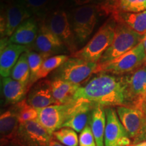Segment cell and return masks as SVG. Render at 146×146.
Wrapping results in <instances>:
<instances>
[{
  "instance_id": "cell-1",
  "label": "cell",
  "mask_w": 146,
  "mask_h": 146,
  "mask_svg": "<svg viewBox=\"0 0 146 146\" xmlns=\"http://www.w3.org/2000/svg\"><path fill=\"white\" fill-rule=\"evenodd\" d=\"M74 100H87L106 108L124 106V88L120 76L97 73L85 85L78 87Z\"/></svg>"
},
{
  "instance_id": "cell-2",
  "label": "cell",
  "mask_w": 146,
  "mask_h": 146,
  "mask_svg": "<svg viewBox=\"0 0 146 146\" xmlns=\"http://www.w3.org/2000/svg\"><path fill=\"white\" fill-rule=\"evenodd\" d=\"M116 25L112 18H109L83 48L70 56L98 64L100 58L112 43Z\"/></svg>"
},
{
  "instance_id": "cell-3",
  "label": "cell",
  "mask_w": 146,
  "mask_h": 146,
  "mask_svg": "<svg viewBox=\"0 0 146 146\" xmlns=\"http://www.w3.org/2000/svg\"><path fill=\"white\" fill-rule=\"evenodd\" d=\"M120 76L124 88V106L142 111L146 106V62L134 72Z\"/></svg>"
},
{
  "instance_id": "cell-4",
  "label": "cell",
  "mask_w": 146,
  "mask_h": 146,
  "mask_svg": "<svg viewBox=\"0 0 146 146\" xmlns=\"http://www.w3.org/2000/svg\"><path fill=\"white\" fill-rule=\"evenodd\" d=\"M68 15L71 28L78 45L87 41L98 23V12L97 4H89L74 7Z\"/></svg>"
},
{
  "instance_id": "cell-5",
  "label": "cell",
  "mask_w": 146,
  "mask_h": 146,
  "mask_svg": "<svg viewBox=\"0 0 146 146\" xmlns=\"http://www.w3.org/2000/svg\"><path fill=\"white\" fill-rule=\"evenodd\" d=\"M145 60L146 53L143 42H141L132 50L116 59L104 64H98L97 73L105 72L116 76L125 75L140 68Z\"/></svg>"
},
{
  "instance_id": "cell-6",
  "label": "cell",
  "mask_w": 146,
  "mask_h": 146,
  "mask_svg": "<svg viewBox=\"0 0 146 146\" xmlns=\"http://www.w3.org/2000/svg\"><path fill=\"white\" fill-rule=\"evenodd\" d=\"M98 64L71 57L54 71L53 79H60L80 85L98 72Z\"/></svg>"
},
{
  "instance_id": "cell-7",
  "label": "cell",
  "mask_w": 146,
  "mask_h": 146,
  "mask_svg": "<svg viewBox=\"0 0 146 146\" xmlns=\"http://www.w3.org/2000/svg\"><path fill=\"white\" fill-rule=\"evenodd\" d=\"M143 38L126 25L116 23L112 43L100 58L98 64H104L132 50L142 42Z\"/></svg>"
},
{
  "instance_id": "cell-8",
  "label": "cell",
  "mask_w": 146,
  "mask_h": 146,
  "mask_svg": "<svg viewBox=\"0 0 146 146\" xmlns=\"http://www.w3.org/2000/svg\"><path fill=\"white\" fill-rule=\"evenodd\" d=\"M47 27L62 41L70 55L78 51V44L71 28L68 15L63 8H55L43 20Z\"/></svg>"
},
{
  "instance_id": "cell-9",
  "label": "cell",
  "mask_w": 146,
  "mask_h": 146,
  "mask_svg": "<svg viewBox=\"0 0 146 146\" xmlns=\"http://www.w3.org/2000/svg\"><path fill=\"white\" fill-rule=\"evenodd\" d=\"M75 100L66 104H54L38 110L37 120L50 135L62 128L72 112Z\"/></svg>"
},
{
  "instance_id": "cell-10",
  "label": "cell",
  "mask_w": 146,
  "mask_h": 146,
  "mask_svg": "<svg viewBox=\"0 0 146 146\" xmlns=\"http://www.w3.org/2000/svg\"><path fill=\"white\" fill-rule=\"evenodd\" d=\"M52 135L37 120L20 124L16 141L23 146H50Z\"/></svg>"
},
{
  "instance_id": "cell-11",
  "label": "cell",
  "mask_w": 146,
  "mask_h": 146,
  "mask_svg": "<svg viewBox=\"0 0 146 146\" xmlns=\"http://www.w3.org/2000/svg\"><path fill=\"white\" fill-rule=\"evenodd\" d=\"M106 125L104 135V146H130L131 138L123 127L114 108H105Z\"/></svg>"
},
{
  "instance_id": "cell-12",
  "label": "cell",
  "mask_w": 146,
  "mask_h": 146,
  "mask_svg": "<svg viewBox=\"0 0 146 146\" xmlns=\"http://www.w3.org/2000/svg\"><path fill=\"white\" fill-rule=\"evenodd\" d=\"M39 28L35 41L29 50L43 53L50 56L59 55L61 53H68L62 41L51 31L44 21H39Z\"/></svg>"
},
{
  "instance_id": "cell-13",
  "label": "cell",
  "mask_w": 146,
  "mask_h": 146,
  "mask_svg": "<svg viewBox=\"0 0 146 146\" xmlns=\"http://www.w3.org/2000/svg\"><path fill=\"white\" fill-rule=\"evenodd\" d=\"M1 14L4 16L5 19V36L7 37H10L23 22L32 17L29 10L19 0H14L5 5H1Z\"/></svg>"
},
{
  "instance_id": "cell-14",
  "label": "cell",
  "mask_w": 146,
  "mask_h": 146,
  "mask_svg": "<svg viewBox=\"0 0 146 146\" xmlns=\"http://www.w3.org/2000/svg\"><path fill=\"white\" fill-rule=\"evenodd\" d=\"M116 112L129 137L133 139L134 143L143 130V112L139 109L122 106L116 108Z\"/></svg>"
},
{
  "instance_id": "cell-15",
  "label": "cell",
  "mask_w": 146,
  "mask_h": 146,
  "mask_svg": "<svg viewBox=\"0 0 146 146\" xmlns=\"http://www.w3.org/2000/svg\"><path fill=\"white\" fill-rule=\"evenodd\" d=\"M96 106L87 100H75L72 112L62 127L70 128L78 133L81 132L90 122L92 112Z\"/></svg>"
},
{
  "instance_id": "cell-16",
  "label": "cell",
  "mask_w": 146,
  "mask_h": 146,
  "mask_svg": "<svg viewBox=\"0 0 146 146\" xmlns=\"http://www.w3.org/2000/svg\"><path fill=\"white\" fill-rule=\"evenodd\" d=\"M26 100L29 105L36 109H41L56 104L51 80L41 79L33 85Z\"/></svg>"
},
{
  "instance_id": "cell-17",
  "label": "cell",
  "mask_w": 146,
  "mask_h": 146,
  "mask_svg": "<svg viewBox=\"0 0 146 146\" xmlns=\"http://www.w3.org/2000/svg\"><path fill=\"white\" fill-rule=\"evenodd\" d=\"M39 21L32 16L23 23L16 29L10 36V42L14 44L25 45L30 47L35 41L39 31Z\"/></svg>"
},
{
  "instance_id": "cell-18",
  "label": "cell",
  "mask_w": 146,
  "mask_h": 146,
  "mask_svg": "<svg viewBox=\"0 0 146 146\" xmlns=\"http://www.w3.org/2000/svg\"><path fill=\"white\" fill-rule=\"evenodd\" d=\"M29 50V47L27 46L11 43L10 42L6 46L1 48L0 73L1 77L10 76L12 69L21 55Z\"/></svg>"
},
{
  "instance_id": "cell-19",
  "label": "cell",
  "mask_w": 146,
  "mask_h": 146,
  "mask_svg": "<svg viewBox=\"0 0 146 146\" xmlns=\"http://www.w3.org/2000/svg\"><path fill=\"white\" fill-rule=\"evenodd\" d=\"M19 127V120L12 108L1 113L0 116L1 145L16 141Z\"/></svg>"
},
{
  "instance_id": "cell-20",
  "label": "cell",
  "mask_w": 146,
  "mask_h": 146,
  "mask_svg": "<svg viewBox=\"0 0 146 146\" xmlns=\"http://www.w3.org/2000/svg\"><path fill=\"white\" fill-rule=\"evenodd\" d=\"M29 90L27 85L16 81L11 76L1 79V92L6 104H16L24 100Z\"/></svg>"
},
{
  "instance_id": "cell-21",
  "label": "cell",
  "mask_w": 146,
  "mask_h": 146,
  "mask_svg": "<svg viewBox=\"0 0 146 146\" xmlns=\"http://www.w3.org/2000/svg\"><path fill=\"white\" fill-rule=\"evenodd\" d=\"M110 18L116 23L126 25L140 35H146V10L137 13L120 11Z\"/></svg>"
},
{
  "instance_id": "cell-22",
  "label": "cell",
  "mask_w": 146,
  "mask_h": 146,
  "mask_svg": "<svg viewBox=\"0 0 146 146\" xmlns=\"http://www.w3.org/2000/svg\"><path fill=\"white\" fill-rule=\"evenodd\" d=\"M51 85L56 104H66L74 101L76 91L80 87L60 79L51 80Z\"/></svg>"
},
{
  "instance_id": "cell-23",
  "label": "cell",
  "mask_w": 146,
  "mask_h": 146,
  "mask_svg": "<svg viewBox=\"0 0 146 146\" xmlns=\"http://www.w3.org/2000/svg\"><path fill=\"white\" fill-rule=\"evenodd\" d=\"M91 131L96 140L97 146H104V135L106 125L105 108L97 105L94 109L89 122Z\"/></svg>"
},
{
  "instance_id": "cell-24",
  "label": "cell",
  "mask_w": 146,
  "mask_h": 146,
  "mask_svg": "<svg viewBox=\"0 0 146 146\" xmlns=\"http://www.w3.org/2000/svg\"><path fill=\"white\" fill-rule=\"evenodd\" d=\"M32 16L38 21H43L47 14L54 10V0H19Z\"/></svg>"
},
{
  "instance_id": "cell-25",
  "label": "cell",
  "mask_w": 146,
  "mask_h": 146,
  "mask_svg": "<svg viewBox=\"0 0 146 146\" xmlns=\"http://www.w3.org/2000/svg\"><path fill=\"white\" fill-rule=\"evenodd\" d=\"M11 77L27 85L29 88L31 70L29 68L27 52L23 53L18 59L11 72ZM30 89V88H29Z\"/></svg>"
},
{
  "instance_id": "cell-26",
  "label": "cell",
  "mask_w": 146,
  "mask_h": 146,
  "mask_svg": "<svg viewBox=\"0 0 146 146\" xmlns=\"http://www.w3.org/2000/svg\"><path fill=\"white\" fill-rule=\"evenodd\" d=\"M69 58L70 56L66 54H59L47 58L43 63L41 68L36 74L35 83H36L39 80H41L47 77L51 72L59 68Z\"/></svg>"
},
{
  "instance_id": "cell-27",
  "label": "cell",
  "mask_w": 146,
  "mask_h": 146,
  "mask_svg": "<svg viewBox=\"0 0 146 146\" xmlns=\"http://www.w3.org/2000/svg\"><path fill=\"white\" fill-rule=\"evenodd\" d=\"M27 58H28V62L29 68L31 70V78L30 83H29V88L31 89L35 83V77L38 72L41 68L42 64L47 58L51 57L47 54L39 53L35 51L29 50L27 52Z\"/></svg>"
},
{
  "instance_id": "cell-28",
  "label": "cell",
  "mask_w": 146,
  "mask_h": 146,
  "mask_svg": "<svg viewBox=\"0 0 146 146\" xmlns=\"http://www.w3.org/2000/svg\"><path fill=\"white\" fill-rule=\"evenodd\" d=\"M12 108L17 114L20 124L36 120L38 118V110L29 105L26 99L14 104Z\"/></svg>"
},
{
  "instance_id": "cell-29",
  "label": "cell",
  "mask_w": 146,
  "mask_h": 146,
  "mask_svg": "<svg viewBox=\"0 0 146 146\" xmlns=\"http://www.w3.org/2000/svg\"><path fill=\"white\" fill-rule=\"evenodd\" d=\"M52 136L57 141L65 146L79 145V141L76 131L70 128H61L59 130L55 131Z\"/></svg>"
},
{
  "instance_id": "cell-30",
  "label": "cell",
  "mask_w": 146,
  "mask_h": 146,
  "mask_svg": "<svg viewBox=\"0 0 146 146\" xmlns=\"http://www.w3.org/2000/svg\"><path fill=\"white\" fill-rule=\"evenodd\" d=\"M118 7L121 12L137 13L146 10V0H118Z\"/></svg>"
},
{
  "instance_id": "cell-31",
  "label": "cell",
  "mask_w": 146,
  "mask_h": 146,
  "mask_svg": "<svg viewBox=\"0 0 146 146\" xmlns=\"http://www.w3.org/2000/svg\"><path fill=\"white\" fill-rule=\"evenodd\" d=\"M100 16H112L120 12L118 0H100L97 4Z\"/></svg>"
},
{
  "instance_id": "cell-32",
  "label": "cell",
  "mask_w": 146,
  "mask_h": 146,
  "mask_svg": "<svg viewBox=\"0 0 146 146\" xmlns=\"http://www.w3.org/2000/svg\"><path fill=\"white\" fill-rule=\"evenodd\" d=\"M79 146H97L90 125H87L79 135Z\"/></svg>"
},
{
  "instance_id": "cell-33",
  "label": "cell",
  "mask_w": 146,
  "mask_h": 146,
  "mask_svg": "<svg viewBox=\"0 0 146 146\" xmlns=\"http://www.w3.org/2000/svg\"><path fill=\"white\" fill-rule=\"evenodd\" d=\"M100 0H71V4L74 7L89 4H98Z\"/></svg>"
},
{
  "instance_id": "cell-34",
  "label": "cell",
  "mask_w": 146,
  "mask_h": 146,
  "mask_svg": "<svg viewBox=\"0 0 146 146\" xmlns=\"http://www.w3.org/2000/svg\"><path fill=\"white\" fill-rule=\"evenodd\" d=\"M142 112L143 113V127L142 132L140 135V136L139 137V138L137 139V141L135 142L134 143H138V142L142 141H145L146 140V106L144 107V108L142 110Z\"/></svg>"
},
{
  "instance_id": "cell-35",
  "label": "cell",
  "mask_w": 146,
  "mask_h": 146,
  "mask_svg": "<svg viewBox=\"0 0 146 146\" xmlns=\"http://www.w3.org/2000/svg\"><path fill=\"white\" fill-rule=\"evenodd\" d=\"M1 146H23L21 145L19 143H18L17 141H12L10 142V143L3 144V145H1Z\"/></svg>"
},
{
  "instance_id": "cell-36",
  "label": "cell",
  "mask_w": 146,
  "mask_h": 146,
  "mask_svg": "<svg viewBox=\"0 0 146 146\" xmlns=\"http://www.w3.org/2000/svg\"><path fill=\"white\" fill-rule=\"evenodd\" d=\"M50 146H65V145H62V144L59 143V142L57 141H55V140L52 139L50 144Z\"/></svg>"
},
{
  "instance_id": "cell-37",
  "label": "cell",
  "mask_w": 146,
  "mask_h": 146,
  "mask_svg": "<svg viewBox=\"0 0 146 146\" xmlns=\"http://www.w3.org/2000/svg\"><path fill=\"white\" fill-rule=\"evenodd\" d=\"M130 146H146V140L145 141L138 142V143H133Z\"/></svg>"
},
{
  "instance_id": "cell-38",
  "label": "cell",
  "mask_w": 146,
  "mask_h": 146,
  "mask_svg": "<svg viewBox=\"0 0 146 146\" xmlns=\"http://www.w3.org/2000/svg\"><path fill=\"white\" fill-rule=\"evenodd\" d=\"M14 0H1V5H5L7 3L11 2V1H13Z\"/></svg>"
},
{
  "instance_id": "cell-39",
  "label": "cell",
  "mask_w": 146,
  "mask_h": 146,
  "mask_svg": "<svg viewBox=\"0 0 146 146\" xmlns=\"http://www.w3.org/2000/svg\"><path fill=\"white\" fill-rule=\"evenodd\" d=\"M142 42H143V44L144 45V48H145V53H146V35L144 36L143 41H142Z\"/></svg>"
},
{
  "instance_id": "cell-40",
  "label": "cell",
  "mask_w": 146,
  "mask_h": 146,
  "mask_svg": "<svg viewBox=\"0 0 146 146\" xmlns=\"http://www.w3.org/2000/svg\"><path fill=\"white\" fill-rule=\"evenodd\" d=\"M145 62H146V60H145Z\"/></svg>"
}]
</instances>
